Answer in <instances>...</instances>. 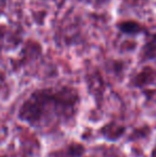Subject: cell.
Here are the masks:
<instances>
[{"label": "cell", "instance_id": "obj_1", "mask_svg": "<svg viewBox=\"0 0 156 157\" xmlns=\"http://www.w3.org/2000/svg\"><path fill=\"white\" fill-rule=\"evenodd\" d=\"M80 96L69 86L42 88L33 91L18 110V118L34 128L71 121L75 117Z\"/></svg>", "mask_w": 156, "mask_h": 157}, {"label": "cell", "instance_id": "obj_2", "mask_svg": "<svg viewBox=\"0 0 156 157\" xmlns=\"http://www.w3.org/2000/svg\"><path fill=\"white\" fill-rule=\"evenodd\" d=\"M116 27L122 34L127 36H138V35H148L150 31L149 28L142 23L135 19H123L116 24Z\"/></svg>", "mask_w": 156, "mask_h": 157}, {"label": "cell", "instance_id": "obj_3", "mask_svg": "<svg viewBox=\"0 0 156 157\" xmlns=\"http://www.w3.org/2000/svg\"><path fill=\"white\" fill-rule=\"evenodd\" d=\"M138 57L140 63L156 60V32L146 35V40L140 48Z\"/></svg>", "mask_w": 156, "mask_h": 157}, {"label": "cell", "instance_id": "obj_4", "mask_svg": "<svg viewBox=\"0 0 156 157\" xmlns=\"http://www.w3.org/2000/svg\"><path fill=\"white\" fill-rule=\"evenodd\" d=\"M156 80V70L151 66H144L139 73L135 75L131 79V86L142 88L149 86Z\"/></svg>", "mask_w": 156, "mask_h": 157}, {"label": "cell", "instance_id": "obj_5", "mask_svg": "<svg viewBox=\"0 0 156 157\" xmlns=\"http://www.w3.org/2000/svg\"><path fill=\"white\" fill-rule=\"evenodd\" d=\"M104 136L107 137L109 139H116L119 138L121 135L124 132V127H121V126H117L115 124H109L106 127H104Z\"/></svg>", "mask_w": 156, "mask_h": 157}, {"label": "cell", "instance_id": "obj_6", "mask_svg": "<svg viewBox=\"0 0 156 157\" xmlns=\"http://www.w3.org/2000/svg\"><path fill=\"white\" fill-rule=\"evenodd\" d=\"M151 157H156V145L154 147V149H153L152 153H151Z\"/></svg>", "mask_w": 156, "mask_h": 157}, {"label": "cell", "instance_id": "obj_7", "mask_svg": "<svg viewBox=\"0 0 156 157\" xmlns=\"http://www.w3.org/2000/svg\"><path fill=\"white\" fill-rule=\"evenodd\" d=\"M0 157H8V156H6V155H0Z\"/></svg>", "mask_w": 156, "mask_h": 157}]
</instances>
